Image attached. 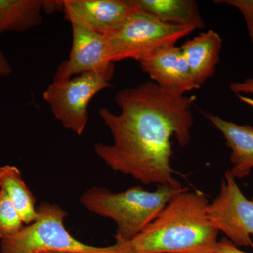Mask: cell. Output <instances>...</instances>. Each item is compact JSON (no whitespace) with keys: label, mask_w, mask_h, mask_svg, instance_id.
Wrapping results in <instances>:
<instances>
[{"label":"cell","mask_w":253,"mask_h":253,"mask_svg":"<svg viewBox=\"0 0 253 253\" xmlns=\"http://www.w3.org/2000/svg\"><path fill=\"white\" fill-rule=\"evenodd\" d=\"M118 114L107 108L99 117L109 129L112 144L96 143L98 157L114 172L142 184L181 189L171 165L173 136L181 147L191 140L194 96L163 89L153 81L116 93Z\"/></svg>","instance_id":"obj_1"},{"label":"cell","mask_w":253,"mask_h":253,"mask_svg":"<svg viewBox=\"0 0 253 253\" xmlns=\"http://www.w3.org/2000/svg\"><path fill=\"white\" fill-rule=\"evenodd\" d=\"M209 204L201 191L183 190L137 236L111 245V253H204L219 234L208 218Z\"/></svg>","instance_id":"obj_2"},{"label":"cell","mask_w":253,"mask_h":253,"mask_svg":"<svg viewBox=\"0 0 253 253\" xmlns=\"http://www.w3.org/2000/svg\"><path fill=\"white\" fill-rule=\"evenodd\" d=\"M186 188L158 186L154 191L135 186L120 193L94 186L82 195L81 203L89 212L112 219L116 243L126 242L151 224L178 194Z\"/></svg>","instance_id":"obj_3"},{"label":"cell","mask_w":253,"mask_h":253,"mask_svg":"<svg viewBox=\"0 0 253 253\" xmlns=\"http://www.w3.org/2000/svg\"><path fill=\"white\" fill-rule=\"evenodd\" d=\"M37 213L33 223L1 240V253H111V246H91L73 237L64 226L67 213L58 205L42 203Z\"/></svg>","instance_id":"obj_4"},{"label":"cell","mask_w":253,"mask_h":253,"mask_svg":"<svg viewBox=\"0 0 253 253\" xmlns=\"http://www.w3.org/2000/svg\"><path fill=\"white\" fill-rule=\"evenodd\" d=\"M194 30L166 24L136 8L117 31L106 37L110 59L113 63L125 59L140 62L160 50L175 46Z\"/></svg>","instance_id":"obj_5"},{"label":"cell","mask_w":253,"mask_h":253,"mask_svg":"<svg viewBox=\"0 0 253 253\" xmlns=\"http://www.w3.org/2000/svg\"><path fill=\"white\" fill-rule=\"evenodd\" d=\"M111 86L109 80L98 73H83L65 81H53L43 98L63 127L82 135L89 121L88 106L91 99Z\"/></svg>","instance_id":"obj_6"},{"label":"cell","mask_w":253,"mask_h":253,"mask_svg":"<svg viewBox=\"0 0 253 253\" xmlns=\"http://www.w3.org/2000/svg\"><path fill=\"white\" fill-rule=\"evenodd\" d=\"M208 216L238 248H253V198L245 196L230 170L224 174L219 195L208 205Z\"/></svg>","instance_id":"obj_7"},{"label":"cell","mask_w":253,"mask_h":253,"mask_svg":"<svg viewBox=\"0 0 253 253\" xmlns=\"http://www.w3.org/2000/svg\"><path fill=\"white\" fill-rule=\"evenodd\" d=\"M72 47L69 58L56 70L53 81H61L85 73H96L111 81L114 63L111 61L106 37L81 25L71 23Z\"/></svg>","instance_id":"obj_8"},{"label":"cell","mask_w":253,"mask_h":253,"mask_svg":"<svg viewBox=\"0 0 253 253\" xmlns=\"http://www.w3.org/2000/svg\"><path fill=\"white\" fill-rule=\"evenodd\" d=\"M136 9L132 0H63L65 18L101 36L117 31Z\"/></svg>","instance_id":"obj_9"},{"label":"cell","mask_w":253,"mask_h":253,"mask_svg":"<svg viewBox=\"0 0 253 253\" xmlns=\"http://www.w3.org/2000/svg\"><path fill=\"white\" fill-rule=\"evenodd\" d=\"M141 70L158 86L181 95L199 89L180 47L168 46L140 62Z\"/></svg>","instance_id":"obj_10"},{"label":"cell","mask_w":253,"mask_h":253,"mask_svg":"<svg viewBox=\"0 0 253 253\" xmlns=\"http://www.w3.org/2000/svg\"><path fill=\"white\" fill-rule=\"evenodd\" d=\"M204 115L220 131L231 150V174L236 179L247 177L253 168V126L236 124L212 113Z\"/></svg>","instance_id":"obj_11"},{"label":"cell","mask_w":253,"mask_h":253,"mask_svg":"<svg viewBox=\"0 0 253 253\" xmlns=\"http://www.w3.org/2000/svg\"><path fill=\"white\" fill-rule=\"evenodd\" d=\"M221 46V37L213 30L200 33L181 46L183 56L199 88L215 73Z\"/></svg>","instance_id":"obj_12"},{"label":"cell","mask_w":253,"mask_h":253,"mask_svg":"<svg viewBox=\"0 0 253 253\" xmlns=\"http://www.w3.org/2000/svg\"><path fill=\"white\" fill-rule=\"evenodd\" d=\"M134 6L166 24L202 29L205 23L194 0H132Z\"/></svg>","instance_id":"obj_13"},{"label":"cell","mask_w":253,"mask_h":253,"mask_svg":"<svg viewBox=\"0 0 253 253\" xmlns=\"http://www.w3.org/2000/svg\"><path fill=\"white\" fill-rule=\"evenodd\" d=\"M45 0H0V33L25 32L41 25Z\"/></svg>","instance_id":"obj_14"},{"label":"cell","mask_w":253,"mask_h":253,"mask_svg":"<svg viewBox=\"0 0 253 253\" xmlns=\"http://www.w3.org/2000/svg\"><path fill=\"white\" fill-rule=\"evenodd\" d=\"M0 189L12 201L24 224L28 225L36 220L38 216L36 197L16 166H0Z\"/></svg>","instance_id":"obj_15"},{"label":"cell","mask_w":253,"mask_h":253,"mask_svg":"<svg viewBox=\"0 0 253 253\" xmlns=\"http://www.w3.org/2000/svg\"><path fill=\"white\" fill-rule=\"evenodd\" d=\"M24 227V223L7 194L0 189V239L11 237Z\"/></svg>","instance_id":"obj_16"},{"label":"cell","mask_w":253,"mask_h":253,"mask_svg":"<svg viewBox=\"0 0 253 253\" xmlns=\"http://www.w3.org/2000/svg\"><path fill=\"white\" fill-rule=\"evenodd\" d=\"M214 2L234 6L241 11L246 20L250 39L253 43V0H219Z\"/></svg>","instance_id":"obj_17"},{"label":"cell","mask_w":253,"mask_h":253,"mask_svg":"<svg viewBox=\"0 0 253 253\" xmlns=\"http://www.w3.org/2000/svg\"><path fill=\"white\" fill-rule=\"evenodd\" d=\"M204 253H250L241 251L239 248L233 244L229 240L222 239L217 244L208 249Z\"/></svg>","instance_id":"obj_18"},{"label":"cell","mask_w":253,"mask_h":253,"mask_svg":"<svg viewBox=\"0 0 253 253\" xmlns=\"http://www.w3.org/2000/svg\"><path fill=\"white\" fill-rule=\"evenodd\" d=\"M229 89L234 94H253V78H248L243 82H234L229 84ZM246 102L253 104V101L246 99Z\"/></svg>","instance_id":"obj_19"},{"label":"cell","mask_w":253,"mask_h":253,"mask_svg":"<svg viewBox=\"0 0 253 253\" xmlns=\"http://www.w3.org/2000/svg\"><path fill=\"white\" fill-rule=\"evenodd\" d=\"M12 73L11 65L0 48V77H7Z\"/></svg>","instance_id":"obj_20"},{"label":"cell","mask_w":253,"mask_h":253,"mask_svg":"<svg viewBox=\"0 0 253 253\" xmlns=\"http://www.w3.org/2000/svg\"></svg>","instance_id":"obj_21"}]
</instances>
